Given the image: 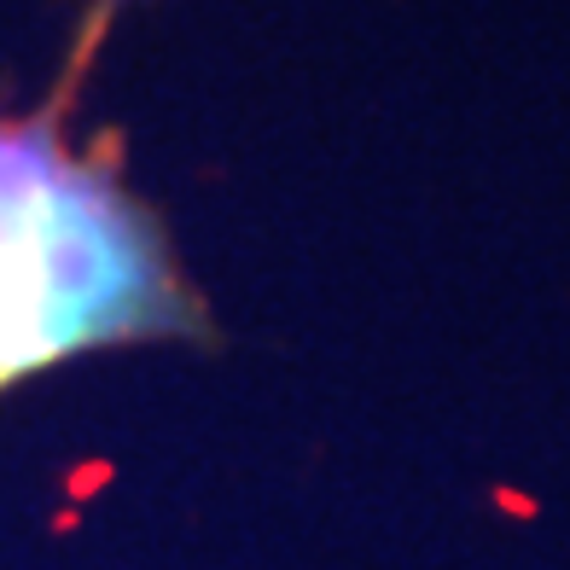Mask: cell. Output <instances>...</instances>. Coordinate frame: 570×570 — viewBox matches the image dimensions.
Here are the masks:
<instances>
[{
  "label": "cell",
  "mask_w": 570,
  "mask_h": 570,
  "mask_svg": "<svg viewBox=\"0 0 570 570\" xmlns=\"http://www.w3.org/2000/svg\"><path fill=\"white\" fill-rule=\"evenodd\" d=\"M117 7H122V0H94V18H88V30H82V41H76V59H70V82H76V76L88 70V59H94V41H99V36L111 30V18H117Z\"/></svg>",
  "instance_id": "7a4b0ae2"
},
{
  "label": "cell",
  "mask_w": 570,
  "mask_h": 570,
  "mask_svg": "<svg viewBox=\"0 0 570 570\" xmlns=\"http://www.w3.org/2000/svg\"><path fill=\"white\" fill-rule=\"evenodd\" d=\"M59 122L65 99L0 117V391L82 350L210 332L158 210Z\"/></svg>",
  "instance_id": "6da1fadb"
}]
</instances>
